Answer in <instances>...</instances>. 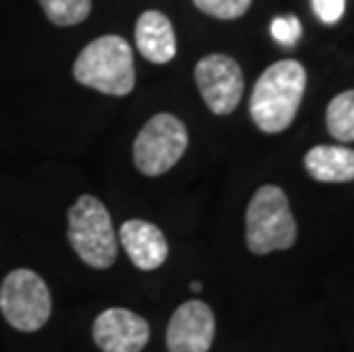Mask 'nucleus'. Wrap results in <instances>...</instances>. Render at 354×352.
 Listing matches in <instances>:
<instances>
[{
    "label": "nucleus",
    "mask_w": 354,
    "mask_h": 352,
    "mask_svg": "<svg viewBox=\"0 0 354 352\" xmlns=\"http://www.w3.org/2000/svg\"><path fill=\"white\" fill-rule=\"evenodd\" d=\"M297 241V224L288 197L277 185H263L247 206V247L250 252L270 254L288 250Z\"/></svg>",
    "instance_id": "3"
},
{
    "label": "nucleus",
    "mask_w": 354,
    "mask_h": 352,
    "mask_svg": "<svg viewBox=\"0 0 354 352\" xmlns=\"http://www.w3.org/2000/svg\"><path fill=\"white\" fill-rule=\"evenodd\" d=\"M187 131L178 117L169 112L151 117L138 133L133 145V160L145 176H160L183 158Z\"/></svg>",
    "instance_id": "6"
},
{
    "label": "nucleus",
    "mask_w": 354,
    "mask_h": 352,
    "mask_svg": "<svg viewBox=\"0 0 354 352\" xmlns=\"http://www.w3.org/2000/svg\"><path fill=\"white\" fill-rule=\"evenodd\" d=\"M73 78L101 94H131L135 87V64L128 41L119 35H105L87 44L73 64Z\"/></svg>",
    "instance_id": "2"
},
{
    "label": "nucleus",
    "mask_w": 354,
    "mask_h": 352,
    "mask_svg": "<svg viewBox=\"0 0 354 352\" xmlns=\"http://www.w3.org/2000/svg\"><path fill=\"white\" fill-rule=\"evenodd\" d=\"M304 167L320 183L354 181V149L318 145L304 156Z\"/></svg>",
    "instance_id": "12"
},
{
    "label": "nucleus",
    "mask_w": 354,
    "mask_h": 352,
    "mask_svg": "<svg viewBox=\"0 0 354 352\" xmlns=\"http://www.w3.org/2000/svg\"><path fill=\"white\" fill-rule=\"evenodd\" d=\"M192 3L199 12L222 21L240 19L252 7V0H192Z\"/></svg>",
    "instance_id": "15"
},
{
    "label": "nucleus",
    "mask_w": 354,
    "mask_h": 352,
    "mask_svg": "<svg viewBox=\"0 0 354 352\" xmlns=\"http://www.w3.org/2000/svg\"><path fill=\"white\" fill-rule=\"evenodd\" d=\"M190 288L194 290V293H199V290H201V284H199V281H192V284H190Z\"/></svg>",
    "instance_id": "18"
},
{
    "label": "nucleus",
    "mask_w": 354,
    "mask_h": 352,
    "mask_svg": "<svg viewBox=\"0 0 354 352\" xmlns=\"http://www.w3.org/2000/svg\"><path fill=\"white\" fill-rule=\"evenodd\" d=\"M50 290L35 270L19 268L0 286V311L19 332H37L50 318Z\"/></svg>",
    "instance_id": "5"
},
{
    "label": "nucleus",
    "mask_w": 354,
    "mask_h": 352,
    "mask_svg": "<svg viewBox=\"0 0 354 352\" xmlns=\"http://www.w3.org/2000/svg\"><path fill=\"white\" fill-rule=\"evenodd\" d=\"M135 46L149 62L167 64L176 55V35L162 12L149 10L135 24Z\"/></svg>",
    "instance_id": "11"
},
{
    "label": "nucleus",
    "mask_w": 354,
    "mask_h": 352,
    "mask_svg": "<svg viewBox=\"0 0 354 352\" xmlns=\"http://www.w3.org/2000/svg\"><path fill=\"white\" fill-rule=\"evenodd\" d=\"M270 33H272L279 46L292 48L299 41V37H302V24H299V19L295 17H279L272 21V26H270Z\"/></svg>",
    "instance_id": "16"
},
{
    "label": "nucleus",
    "mask_w": 354,
    "mask_h": 352,
    "mask_svg": "<svg viewBox=\"0 0 354 352\" xmlns=\"http://www.w3.org/2000/svg\"><path fill=\"white\" fill-rule=\"evenodd\" d=\"M117 241L122 243L128 259L133 261V266L145 272L158 270V268L167 261V254H169L167 238H165L162 231L151 222H145V220L124 222L122 229H119Z\"/></svg>",
    "instance_id": "10"
},
{
    "label": "nucleus",
    "mask_w": 354,
    "mask_h": 352,
    "mask_svg": "<svg viewBox=\"0 0 354 352\" xmlns=\"http://www.w3.org/2000/svg\"><path fill=\"white\" fill-rule=\"evenodd\" d=\"M94 343L103 352H140L149 343V323L131 309H105L92 327Z\"/></svg>",
    "instance_id": "9"
},
{
    "label": "nucleus",
    "mask_w": 354,
    "mask_h": 352,
    "mask_svg": "<svg viewBox=\"0 0 354 352\" xmlns=\"http://www.w3.org/2000/svg\"><path fill=\"white\" fill-rule=\"evenodd\" d=\"M306 71L297 59H281L268 66L256 80L250 115L263 133H281L295 122L304 99Z\"/></svg>",
    "instance_id": "1"
},
{
    "label": "nucleus",
    "mask_w": 354,
    "mask_h": 352,
    "mask_svg": "<svg viewBox=\"0 0 354 352\" xmlns=\"http://www.w3.org/2000/svg\"><path fill=\"white\" fill-rule=\"evenodd\" d=\"M69 243L82 263L96 270L115 266L119 241L108 208L92 194H82L69 208Z\"/></svg>",
    "instance_id": "4"
},
{
    "label": "nucleus",
    "mask_w": 354,
    "mask_h": 352,
    "mask_svg": "<svg viewBox=\"0 0 354 352\" xmlns=\"http://www.w3.org/2000/svg\"><path fill=\"white\" fill-rule=\"evenodd\" d=\"M213 339L215 313L201 299H190L180 304L167 325L169 352H208Z\"/></svg>",
    "instance_id": "8"
},
{
    "label": "nucleus",
    "mask_w": 354,
    "mask_h": 352,
    "mask_svg": "<svg viewBox=\"0 0 354 352\" xmlns=\"http://www.w3.org/2000/svg\"><path fill=\"white\" fill-rule=\"evenodd\" d=\"M194 80H197L203 103L215 115H231L243 99V69L229 55L213 53L201 57L194 66Z\"/></svg>",
    "instance_id": "7"
},
{
    "label": "nucleus",
    "mask_w": 354,
    "mask_h": 352,
    "mask_svg": "<svg viewBox=\"0 0 354 352\" xmlns=\"http://www.w3.org/2000/svg\"><path fill=\"white\" fill-rule=\"evenodd\" d=\"M327 131L338 142H354V89H345L327 106Z\"/></svg>",
    "instance_id": "13"
},
{
    "label": "nucleus",
    "mask_w": 354,
    "mask_h": 352,
    "mask_svg": "<svg viewBox=\"0 0 354 352\" xmlns=\"http://www.w3.org/2000/svg\"><path fill=\"white\" fill-rule=\"evenodd\" d=\"M44 14L55 26L82 24L92 12V0H39Z\"/></svg>",
    "instance_id": "14"
},
{
    "label": "nucleus",
    "mask_w": 354,
    "mask_h": 352,
    "mask_svg": "<svg viewBox=\"0 0 354 352\" xmlns=\"http://www.w3.org/2000/svg\"><path fill=\"white\" fill-rule=\"evenodd\" d=\"M311 7L322 24L334 26L345 14V0H311Z\"/></svg>",
    "instance_id": "17"
}]
</instances>
